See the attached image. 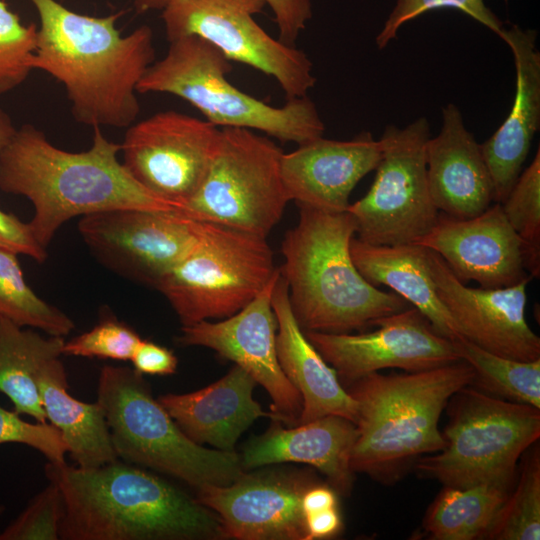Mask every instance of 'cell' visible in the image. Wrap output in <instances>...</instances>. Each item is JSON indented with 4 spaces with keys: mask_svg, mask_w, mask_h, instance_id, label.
<instances>
[{
    "mask_svg": "<svg viewBox=\"0 0 540 540\" xmlns=\"http://www.w3.org/2000/svg\"><path fill=\"white\" fill-rule=\"evenodd\" d=\"M40 25L33 70L62 83L73 117L91 127H129L140 112L137 86L155 61L152 29L122 35L123 12L94 17L57 0H30Z\"/></svg>",
    "mask_w": 540,
    "mask_h": 540,
    "instance_id": "6da1fadb",
    "label": "cell"
},
{
    "mask_svg": "<svg viewBox=\"0 0 540 540\" xmlns=\"http://www.w3.org/2000/svg\"><path fill=\"white\" fill-rule=\"evenodd\" d=\"M120 149L101 127H93L89 149L69 152L24 124L0 151V190L32 203L29 224L45 248L58 229L77 216L119 208L178 209L133 179L119 159Z\"/></svg>",
    "mask_w": 540,
    "mask_h": 540,
    "instance_id": "7a4b0ae2",
    "label": "cell"
},
{
    "mask_svg": "<svg viewBox=\"0 0 540 540\" xmlns=\"http://www.w3.org/2000/svg\"><path fill=\"white\" fill-rule=\"evenodd\" d=\"M62 495L64 540H192L220 534L212 510L136 465L118 460L84 468L48 462Z\"/></svg>",
    "mask_w": 540,
    "mask_h": 540,
    "instance_id": "3957f363",
    "label": "cell"
},
{
    "mask_svg": "<svg viewBox=\"0 0 540 540\" xmlns=\"http://www.w3.org/2000/svg\"><path fill=\"white\" fill-rule=\"evenodd\" d=\"M298 208V222L282 242L284 263L279 268L303 331L363 330L411 306L367 282L356 268L350 252L356 226L348 211Z\"/></svg>",
    "mask_w": 540,
    "mask_h": 540,
    "instance_id": "277c9868",
    "label": "cell"
},
{
    "mask_svg": "<svg viewBox=\"0 0 540 540\" xmlns=\"http://www.w3.org/2000/svg\"><path fill=\"white\" fill-rule=\"evenodd\" d=\"M474 377L473 368L459 360L423 371L375 372L353 381L347 390L358 409L352 471L393 481L417 456L442 450L441 413Z\"/></svg>",
    "mask_w": 540,
    "mask_h": 540,
    "instance_id": "5b68a950",
    "label": "cell"
},
{
    "mask_svg": "<svg viewBox=\"0 0 540 540\" xmlns=\"http://www.w3.org/2000/svg\"><path fill=\"white\" fill-rule=\"evenodd\" d=\"M169 43L166 55L140 80L139 93L176 95L217 127L256 130L297 145L323 136L324 123L307 96L287 99L281 107L268 105L227 80L231 61L209 42L185 36Z\"/></svg>",
    "mask_w": 540,
    "mask_h": 540,
    "instance_id": "8992f818",
    "label": "cell"
},
{
    "mask_svg": "<svg viewBox=\"0 0 540 540\" xmlns=\"http://www.w3.org/2000/svg\"><path fill=\"white\" fill-rule=\"evenodd\" d=\"M118 458L175 477L199 490L226 486L243 474L234 451L207 449L188 438L143 375L133 368L105 365L97 386Z\"/></svg>",
    "mask_w": 540,
    "mask_h": 540,
    "instance_id": "52a82bcc",
    "label": "cell"
},
{
    "mask_svg": "<svg viewBox=\"0 0 540 540\" xmlns=\"http://www.w3.org/2000/svg\"><path fill=\"white\" fill-rule=\"evenodd\" d=\"M467 385L451 397L445 446L415 467L444 486L513 485L520 456L540 436V409Z\"/></svg>",
    "mask_w": 540,
    "mask_h": 540,
    "instance_id": "ba28073f",
    "label": "cell"
},
{
    "mask_svg": "<svg viewBox=\"0 0 540 540\" xmlns=\"http://www.w3.org/2000/svg\"><path fill=\"white\" fill-rule=\"evenodd\" d=\"M277 268L267 237L204 222L189 253L157 283L182 326L229 317L250 303Z\"/></svg>",
    "mask_w": 540,
    "mask_h": 540,
    "instance_id": "9c48e42d",
    "label": "cell"
},
{
    "mask_svg": "<svg viewBox=\"0 0 540 540\" xmlns=\"http://www.w3.org/2000/svg\"><path fill=\"white\" fill-rule=\"evenodd\" d=\"M283 151L246 128L224 127L186 216L267 237L289 202L281 176Z\"/></svg>",
    "mask_w": 540,
    "mask_h": 540,
    "instance_id": "30bf717a",
    "label": "cell"
},
{
    "mask_svg": "<svg viewBox=\"0 0 540 540\" xmlns=\"http://www.w3.org/2000/svg\"><path fill=\"white\" fill-rule=\"evenodd\" d=\"M430 127L419 117L404 128L387 125L379 139L381 159L369 191L350 204L357 239L373 245L415 243L436 223L425 148Z\"/></svg>",
    "mask_w": 540,
    "mask_h": 540,
    "instance_id": "8fae6325",
    "label": "cell"
},
{
    "mask_svg": "<svg viewBox=\"0 0 540 540\" xmlns=\"http://www.w3.org/2000/svg\"><path fill=\"white\" fill-rule=\"evenodd\" d=\"M263 0H169L162 11L168 41L197 36L229 61L273 77L286 98L306 96L315 85L313 65L294 46L270 36L255 20Z\"/></svg>",
    "mask_w": 540,
    "mask_h": 540,
    "instance_id": "7c38bea8",
    "label": "cell"
},
{
    "mask_svg": "<svg viewBox=\"0 0 540 540\" xmlns=\"http://www.w3.org/2000/svg\"><path fill=\"white\" fill-rule=\"evenodd\" d=\"M203 227L178 209H111L82 216L78 223L99 263L153 288L195 246Z\"/></svg>",
    "mask_w": 540,
    "mask_h": 540,
    "instance_id": "4fadbf2b",
    "label": "cell"
},
{
    "mask_svg": "<svg viewBox=\"0 0 540 540\" xmlns=\"http://www.w3.org/2000/svg\"><path fill=\"white\" fill-rule=\"evenodd\" d=\"M219 134L207 120L159 112L128 127L122 164L142 187L180 209L198 190Z\"/></svg>",
    "mask_w": 540,
    "mask_h": 540,
    "instance_id": "5bb4252c",
    "label": "cell"
},
{
    "mask_svg": "<svg viewBox=\"0 0 540 540\" xmlns=\"http://www.w3.org/2000/svg\"><path fill=\"white\" fill-rule=\"evenodd\" d=\"M374 326L358 334L304 333L338 377L349 382L387 368L416 372L461 360L453 341L413 306L378 319Z\"/></svg>",
    "mask_w": 540,
    "mask_h": 540,
    "instance_id": "9a60e30c",
    "label": "cell"
},
{
    "mask_svg": "<svg viewBox=\"0 0 540 540\" xmlns=\"http://www.w3.org/2000/svg\"><path fill=\"white\" fill-rule=\"evenodd\" d=\"M277 268L270 282L237 313L212 322L182 326L184 346L207 347L244 369L270 395L276 421L298 422L302 398L281 369L276 351L277 321L271 304Z\"/></svg>",
    "mask_w": 540,
    "mask_h": 540,
    "instance_id": "2e32d148",
    "label": "cell"
},
{
    "mask_svg": "<svg viewBox=\"0 0 540 540\" xmlns=\"http://www.w3.org/2000/svg\"><path fill=\"white\" fill-rule=\"evenodd\" d=\"M427 258L437 294L464 338L503 357L520 361L540 359V338L525 318L531 278L509 287L471 288L428 248Z\"/></svg>",
    "mask_w": 540,
    "mask_h": 540,
    "instance_id": "e0dca14e",
    "label": "cell"
},
{
    "mask_svg": "<svg viewBox=\"0 0 540 540\" xmlns=\"http://www.w3.org/2000/svg\"><path fill=\"white\" fill-rule=\"evenodd\" d=\"M414 244L437 253L464 284L502 288L532 278L524 267L521 240L498 202L466 219L439 212L434 226Z\"/></svg>",
    "mask_w": 540,
    "mask_h": 540,
    "instance_id": "ac0fdd59",
    "label": "cell"
},
{
    "mask_svg": "<svg viewBox=\"0 0 540 540\" xmlns=\"http://www.w3.org/2000/svg\"><path fill=\"white\" fill-rule=\"evenodd\" d=\"M312 486L277 473H244L226 486L197 490V500L216 512L221 536L242 540H306L302 497Z\"/></svg>",
    "mask_w": 540,
    "mask_h": 540,
    "instance_id": "d6986e66",
    "label": "cell"
},
{
    "mask_svg": "<svg viewBox=\"0 0 540 540\" xmlns=\"http://www.w3.org/2000/svg\"><path fill=\"white\" fill-rule=\"evenodd\" d=\"M379 140L363 132L351 140L316 138L281 157V176L289 201L326 212L347 211L358 182L376 169Z\"/></svg>",
    "mask_w": 540,
    "mask_h": 540,
    "instance_id": "ffe728a7",
    "label": "cell"
},
{
    "mask_svg": "<svg viewBox=\"0 0 540 540\" xmlns=\"http://www.w3.org/2000/svg\"><path fill=\"white\" fill-rule=\"evenodd\" d=\"M427 179L437 210L454 218L479 215L494 201L481 144L466 128L459 108H442V127L425 148Z\"/></svg>",
    "mask_w": 540,
    "mask_h": 540,
    "instance_id": "44dd1931",
    "label": "cell"
},
{
    "mask_svg": "<svg viewBox=\"0 0 540 540\" xmlns=\"http://www.w3.org/2000/svg\"><path fill=\"white\" fill-rule=\"evenodd\" d=\"M500 38L510 47L516 68V92L511 111L481 144L488 167L494 201L502 203L516 182L540 121V53L537 33L516 25L504 28Z\"/></svg>",
    "mask_w": 540,
    "mask_h": 540,
    "instance_id": "7402d4cb",
    "label": "cell"
},
{
    "mask_svg": "<svg viewBox=\"0 0 540 540\" xmlns=\"http://www.w3.org/2000/svg\"><path fill=\"white\" fill-rule=\"evenodd\" d=\"M271 304L277 321L278 361L302 398L298 424L329 415L343 417L355 424L357 403L341 386L334 368L325 361L299 326L281 272L272 290Z\"/></svg>",
    "mask_w": 540,
    "mask_h": 540,
    "instance_id": "603a6c76",
    "label": "cell"
},
{
    "mask_svg": "<svg viewBox=\"0 0 540 540\" xmlns=\"http://www.w3.org/2000/svg\"><path fill=\"white\" fill-rule=\"evenodd\" d=\"M256 381L235 365L211 385L185 394L168 393L158 401L184 434L197 444L234 451L241 434L258 418L270 417L253 398Z\"/></svg>",
    "mask_w": 540,
    "mask_h": 540,
    "instance_id": "cb8c5ba5",
    "label": "cell"
},
{
    "mask_svg": "<svg viewBox=\"0 0 540 540\" xmlns=\"http://www.w3.org/2000/svg\"><path fill=\"white\" fill-rule=\"evenodd\" d=\"M357 434L353 422L334 415L289 429L278 421L247 445L241 464L243 469L283 462L309 464L326 475L337 490L349 493L354 473L350 458Z\"/></svg>",
    "mask_w": 540,
    "mask_h": 540,
    "instance_id": "d4e9b609",
    "label": "cell"
},
{
    "mask_svg": "<svg viewBox=\"0 0 540 540\" xmlns=\"http://www.w3.org/2000/svg\"><path fill=\"white\" fill-rule=\"evenodd\" d=\"M352 260L367 282L384 285L418 309L442 336L463 337L439 298L431 277L427 248L414 244L373 245L356 238L350 245Z\"/></svg>",
    "mask_w": 540,
    "mask_h": 540,
    "instance_id": "484cf974",
    "label": "cell"
},
{
    "mask_svg": "<svg viewBox=\"0 0 540 540\" xmlns=\"http://www.w3.org/2000/svg\"><path fill=\"white\" fill-rule=\"evenodd\" d=\"M37 383L46 418L60 432L76 466L91 468L118 460L101 405L74 398L60 357L47 361Z\"/></svg>",
    "mask_w": 540,
    "mask_h": 540,
    "instance_id": "4316f807",
    "label": "cell"
},
{
    "mask_svg": "<svg viewBox=\"0 0 540 540\" xmlns=\"http://www.w3.org/2000/svg\"><path fill=\"white\" fill-rule=\"evenodd\" d=\"M64 337H44L0 319V392L5 394L18 414L29 415L45 423L37 376L49 360L63 355Z\"/></svg>",
    "mask_w": 540,
    "mask_h": 540,
    "instance_id": "83f0119b",
    "label": "cell"
},
{
    "mask_svg": "<svg viewBox=\"0 0 540 540\" xmlns=\"http://www.w3.org/2000/svg\"><path fill=\"white\" fill-rule=\"evenodd\" d=\"M512 485L444 486L428 508L423 529L433 540L485 538Z\"/></svg>",
    "mask_w": 540,
    "mask_h": 540,
    "instance_id": "f1b7e54d",
    "label": "cell"
},
{
    "mask_svg": "<svg viewBox=\"0 0 540 540\" xmlns=\"http://www.w3.org/2000/svg\"><path fill=\"white\" fill-rule=\"evenodd\" d=\"M474 370L472 382L492 396L540 409V359L520 361L489 352L464 337L453 341Z\"/></svg>",
    "mask_w": 540,
    "mask_h": 540,
    "instance_id": "f546056e",
    "label": "cell"
},
{
    "mask_svg": "<svg viewBox=\"0 0 540 540\" xmlns=\"http://www.w3.org/2000/svg\"><path fill=\"white\" fill-rule=\"evenodd\" d=\"M17 256L0 247V319L40 329L50 336H67L75 328L73 320L31 289Z\"/></svg>",
    "mask_w": 540,
    "mask_h": 540,
    "instance_id": "4dcf8cb0",
    "label": "cell"
},
{
    "mask_svg": "<svg viewBox=\"0 0 540 540\" xmlns=\"http://www.w3.org/2000/svg\"><path fill=\"white\" fill-rule=\"evenodd\" d=\"M485 539H540L539 449L525 459L519 479L498 511Z\"/></svg>",
    "mask_w": 540,
    "mask_h": 540,
    "instance_id": "1f68e13d",
    "label": "cell"
},
{
    "mask_svg": "<svg viewBox=\"0 0 540 540\" xmlns=\"http://www.w3.org/2000/svg\"><path fill=\"white\" fill-rule=\"evenodd\" d=\"M504 215L521 240L524 267L529 276H540V149L520 173L501 203Z\"/></svg>",
    "mask_w": 540,
    "mask_h": 540,
    "instance_id": "d6a6232c",
    "label": "cell"
},
{
    "mask_svg": "<svg viewBox=\"0 0 540 540\" xmlns=\"http://www.w3.org/2000/svg\"><path fill=\"white\" fill-rule=\"evenodd\" d=\"M38 27L24 25L0 0V95L20 86L33 70L30 61L37 47Z\"/></svg>",
    "mask_w": 540,
    "mask_h": 540,
    "instance_id": "836d02e7",
    "label": "cell"
},
{
    "mask_svg": "<svg viewBox=\"0 0 540 540\" xmlns=\"http://www.w3.org/2000/svg\"><path fill=\"white\" fill-rule=\"evenodd\" d=\"M141 337L113 317L102 319L89 331L64 342L63 354L78 357L128 361Z\"/></svg>",
    "mask_w": 540,
    "mask_h": 540,
    "instance_id": "e575fe53",
    "label": "cell"
},
{
    "mask_svg": "<svg viewBox=\"0 0 540 540\" xmlns=\"http://www.w3.org/2000/svg\"><path fill=\"white\" fill-rule=\"evenodd\" d=\"M64 513L58 486L49 485L37 494L22 513L2 532L0 540H57Z\"/></svg>",
    "mask_w": 540,
    "mask_h": 540,
    "instance_id": "d590c367",
    "label": "cell"
},
{
    "mask_svg": "<svg viewBox=\"0 0 540 540\" xmlns=\"http://www.w3.org/2000/svg\"><path fill=\"white\" fill-rule=\"evenodd\" d=\"M450 7L460 10L478 21L499 37L504 26L502 21L485 5L483 0H397L382 29L376 36L379 49L385 48L396 38L401 26L428 11Z\"/></svg>",
    "mask_w": 540,
    "mask_h": 540,
    "instance_id": "8d00e7d4",
    "label": "cell"
},
{
    "mask_svg": "<svg viewBox=\"0 0 540 540\" xmlns=\"http://www.w3.org/2000/svg\"><path fill=\"white\" fill-rule=\"evenodd\" d=\"M19 415L0 406V445L24 444L38 450L49 462L64 463L67 446L60 432L52 424L29 423Z\"/></svg>",
    "mask_w": 540,
    "mask_h": 540,
    "instance_id": "74e56055",
    "label": "cell"
},
{
    "mask_svg": "<svg viewBox=\"0 0 540 540\" xmlns=\"http://www.w3.org/2000/svg\"><path fill=\"white\" fill-rule=\"evenodd\" d=\"M0 247L18 255H25L38 263L45 262L47 248L36 239L28 223L0 209Z\"/></svg>",
    "mask_w": 540,
    "mask_h": 540,
    "instance_id": "f35d334b",
    "label": "cell"
},
{
    "mask_svg": "<svg viewBox=\"0 0 540 540\" xmlns=\"http://www.w3.org/2000/svg\"><path fill=\"white\" fill-rule=\"evenodd\" d=\"M273 13L279 30L278 39L294 46L300 32L312 17L311 0H263Z\"/></svg>",
    "mask_w": 540,
    "mask_h": 540,
    "instance_id": "ab89813d",
    "label": "cell"
},
{
    "mask_svg": "<svg viewBox=\"0 0 540 540\" xmlns=\"http://www.w3.org/2000/svg\"><path fill=\"white\" fill-rule=\"evenodd\" d=\"M140 374L171 375L176 372L178 359L170 349L141 339L130 359Z\"/></svg>",
    "mask_w": 540,
    "mask_h": 540,
    "instance_id": "60d3db41",
    "label": "cell"
},
{
    "mask_svg": "<svg viewBox=\"0 0 540 540\" xmlns=\"http://www.w3.org/2000/svg\"><path fill=\"white\" fill-rule=\"evenodd\" d=\"M306 540L323 539L335 536L342 528L337 507L323 510L305 517Z\"/></svg>",
    "mask_w": 540,
    "mask_h": 540,
    "instance_id": "b9f144b4",
    "label": "cell"
},
{
    "mask_svg": "<svg viewBox=\"0 0 540 540\" xmlns=\"http://www.w3.org/2000/svg\"><path fill=\"white\" fill-rule=\"evenodd\" d=\"M337 496L328 486H310L302 497V510L306 516L337 507Z\"/></svg>",
    "mask_w": 540,
    "mask_h": 540,
    "instance_id": "7bdbcfd3",
    "label": "cell"
},
{
    "mask_svg": "<svg viewBox=\"0 0 540 540\" xmlns=\"http://www.w3.org/2000/svg\"><path fill=\"white\" fill-rule=\"evenodd\" d=\"M16 129L11 117L0 108V151L9 143Z\"/></svg>",
    "mask_w": 540,
    "mask_h": 540,
    "instance_id": "ee69618b",
    "label": "cell"
},
{
    "mask_svg": "<svg viewBox=\"0 0 540 540\" xmlns=\"http://www.w3.org/2000/svg\"><path fill=\"white\" fill-rule=\"evenodd\" d=\"M169 0H134L138 12L162 10Z\"/></svg>",
    "mask_w": 540,
    "mask_h": 540,
    "instance_id": "f6af8a7d",
    "label": "cell"
},
{
    "mask_svg": "<svg viewBox=\"0 0 540 540\" xmlns=\"http://www.w3.org/2000/svg\"><path fill=\"white\" fill-rule=\"evenodd\" d=\"M5 507L3 505H0V515L4 512Z\"/></svg>",
    "mask_w": 540,
    "mask_h": 540,
    "instance_id": "bcb514c9",
    "label": "cell"
}]
</instances>
